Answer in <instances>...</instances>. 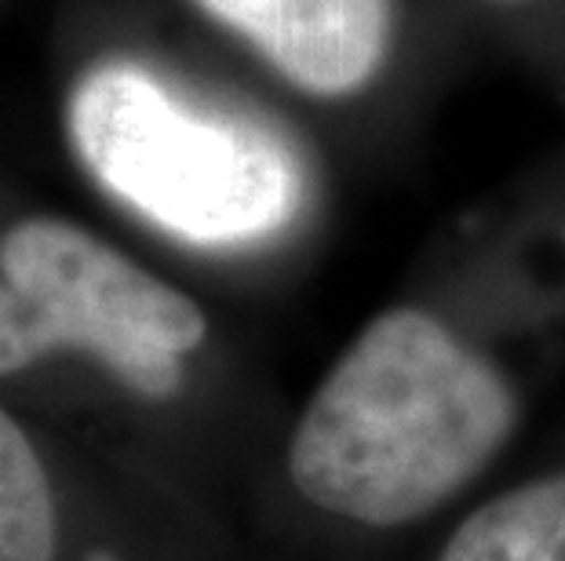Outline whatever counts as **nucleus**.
Masks as SVG:
<instances>
[{
	"label": "nucleus",
	"instance_id": "obj_5",
	"mask_svg": "<svg viewBox=\"0 0 565 561\" xmlns=\"http://www.w3.org/2000/svg\"><path fill=\"white\" fill-rule=\"evenodd\" d=\"M438 561H565V474L478 507Z\"/></svg>",
	"mask_w": 565,
	"mask_h": 561
},
{
	"label": "nucleus",
	"instance_id": "obj_2",
	"mask_svg": "<svg viewBox=\"0 0 565 561\" xmlns=\"http://www.w3.org/2000/svg\"><path fill=\"white\" fill-rule=\"evenodd\" d=\"M66 125L95 183L186 241H252L296 208L299 172L270 131L204 114L139 66L92 69Z\"/></svg>",
	"mask_w": 565,
	"mask_h": 561
},
{
	"label": "nucleus",
	"instance_id": "obj_4",
	"mask_svg": "<svg viewBox=\"0 0 565 561\" xmlns=\"http://www.w3.org/2000/svg\"><path fill=\"white\" fill-rule=\"evenodd\" d=\"M310 95L365 88L391 44L387 0H198Z\"/></svg>",
	"mask_w": 565,
	"mask_h": 561
},
{
	"label": "nucleus",
	"instance_id": "obj_1",
	"mask_svg": "<svg viewBox=\"0 0 565 561\" xmlns=\"http://www.w3.org/2000/svg\"><path fill=\"white\" fill-rule=\"evenodd\" d=\"M511 427L514 393L500 368L435 314L394 306L310 398L288 474L329 515L391 529L460 493Z\"/></svg>",
	"mask_w": 565,
	"mask_h": 561
},
{
	"label": "nucleus",
	"instance_id": "obj_3",
	"mask_svg": "<svg viewBox=\"0 0 565 561\" xmlns=\"http://www.w3.org/2000/svg\"><path fill=\"white\" fill-rule=\"evenodd\" d=\"M0 278V376L52 350H84L142 398H172L183 357L209 332L190 295L70 219L11 226Z\"/></svg>",
	"mask_w": 565,
	"mask_h": 561
},
{
	"label": "nucleus",
	"instance_id": "obj_6",
	"mask_svg": "<svg viewBox=\"0 0 565 561\" xmlns=\"http://www.w3.org/2000/svg\"><path fill=\"white\" fill-rule=\"evenodd\" d=\"M0 561H55V499L22 427L0 409Z\"/></svg>",
	"mask_w": 565,
	"mask_h": 561
}]
</instances>
